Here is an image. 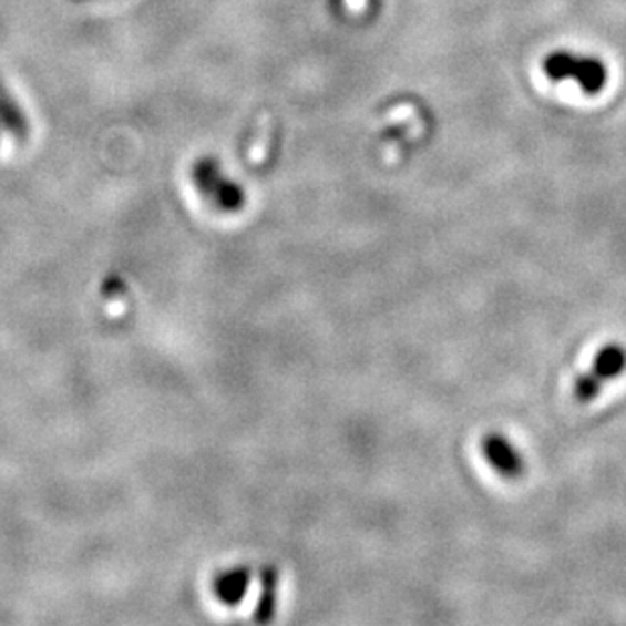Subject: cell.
Here are the masks:
<instances>
[{
  "label": "cell",
  "mask_w": 626,
  "mask_h": 626,
  "mask_svg": "<svg viewBox=\"0 0 626 626\" xmlns=\"http://www.w3.org/2000/svg\"><path fill=\"white\" fill-rule=\"evenodd\" d=\"M544 73L552 82L574 80L588 95L601 94L608 82V71L603 61L569 51L550 53L544 60Z\"/></svg>",
  "instance_id": "1"
},
{
  "label": "cell",
  "mask_w": 626,
  "mask_h": 626,
  "mask_svg": "<svg viewBox=\"0 0 626 626\" xmlns=\"http://www.w3.org/2000/svg\"><path fill=\"white\" fill-rule=\"evenodd\" d=\"M626 369V347L620 343L604 345L592 359L591 369L574 381V400L591 403L601 396L604 386L620 378Z\"/></svg>",
  "instance_id": "2"
},
{
  "label": "cell",
  "mask_w": 626,
  "mask_h": 626,
  "mask_svg": "<svg viewBox=\"0 0 626 626\" xmlns=\"http://www.w3.org/2000/svg\"><path fill=\"white\" fill-rule=\"evenodd\" d=\"M481 452L486 462L493 466V471L501 474L503 479L515 481L525 473L523 454L507 437L499 432H489L486 437L481 438Z\"/></svg>",
  "instance_id": "3"
},
{
  "label": "cell",
  "mask_w": 626,
  "mask_h": 626,
  "mask_svg": "<svg viewBox=\"0 0 626 626\" xmlns=\"http://www.w3.org/2000/svg\"><path fill=\"white\" fill-rule=\"evenodd\" d=\"M197 183H199L203 193L212 195L213 202L217 203L225 212H236L244 203L242 189L234 183L222 178L217 166L212 165V163H203L197 168Z\"/></svg>",
  "instance_id": "4"
},
{
  "label": "cell",
  "mask_w": 626,
  "mask_h": 626,
  "mask_svg": "<svg viewBox=\"0 0 626 626\" xmlns=\"http://www.w3.org/2000/svg\"><path fill=\"white\" fill-rule=\"evenodd\" d=\"M249 584H252V569L249 567H234V569H227V572L217 576L215 584H213V591H215V596H217L219 603L236 606L246 598Z\"/></svg>",
  "instance_id": "5"
},
{
  "label": "cell",
  "mask_w": 626,
  "mask_h": 626,
  "mask_svg": "<svg viewBox=\"0 0 626 626\" xmlns=\"http://www.w3.org/2000/svg\"><path fill=\"white\" fill-rule=\"evenodd\" d=\"M278 594V572L276 567H264L261 569V596L256 604L254 618L258 623H270L276 613V596Z\"/></svg>",
  "instance_id": "6"
},
{
  "label": "cell",
  "mask_w": 626,
  "mask_h": 626,
  "mask_svg": "<svg viewBox=\"0 0 626 626\" xmlns=\"http://www.w3.org/2000/svg\"><path fill=\"white\" fill-rule=\"evenodd\" d=\"M349 2H351V7H353V9H361V7L366 4V0H349Z\"/></svg>",
  "instance_id": "7"
}]
</instances>
